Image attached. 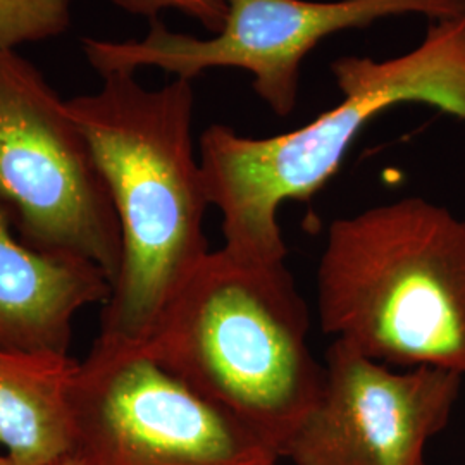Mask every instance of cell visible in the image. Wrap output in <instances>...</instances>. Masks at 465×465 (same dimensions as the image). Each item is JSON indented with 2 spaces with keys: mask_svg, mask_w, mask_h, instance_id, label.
<instances>
[{
  "mask_svg": "<svg viewBox=\"0 0 465 465\" xmlns=\"http://www.w3.org/2000/svg\"><path fill=\"white\" fill-rule=\"evenodd\" d=\"M116 211L123 259L100 314V341L143 343L167 303L211 252V207L192 124L195 92L176 78L159 90L134 73L102 74L97 94L66 102Z\"/></svg>",
  "mask_w": 465,
  "mask_h": 465,
  "instance_id": "1",
  "label": "cell"
},
{
  "mask_svg": "<svg viewBox=\"0 0 465 465\" xmlns=\"http://www.w3.org/2000/svg\"><path fill=\"white\" fill-rule=\"evenodd\" d=\"M331 73L343 100L299 130L252 138L213 124L200 136L207 200L221 213L224 249L234 255L284 262L280 207L316 195L384 111L422 102L465 119V15L432 21L420 45L403 55H347Z\"/></svg>",
  "mask_w": 465,
  "mask_h": 465,
  "instance_id": "2",
  "label": "cell"
},
{
  "mask_svg": "<svg viewBox=\"0 0 465 465\" xmlns=\"http://www.w3.org/2000/svg\"><path fill=\"white\" fill-rule=\"evenodd\" d=\"M309 324L284 262L243 259L223 247L202 259L143 345L282 459L324 384Z\"/></svg>",
  "mask_w": 465,
  "mask_h": 465,
  "instance_id": "3",
  "label": "cell"
},
{
  "mask_svg": "<svg viewBox=\"0 0 465 465\" xmlns=\"http://www.w3.org/2000/svg\"><path fill=\"white\" fill-rule=\"evenodd\" d=\"M316 282L334 340L465 376V223L449 209L409 197L332 221Z\"/></svg>",
  "mask_w": 465,
  "mask_h": 465,
  "instance_id": "4",
  "label": "cell"
},
{
  "mask_svg": "<svg viewBox=\"0 0 465 465\" xmlns=\"http://www.w3.org/2000/svg\"><path fill=\"white\" fill-rule=\"evenodd\" d=\"M0 213L38 252L117 280L116 211L84 134L42 71L0 49Z\"/></svg>",
  "mask_w": 465,
  "mask_h": 465,
  "instance_id": "5",
  "label": "cell"
},
{
  "mask_svg": "<svg viewBox=\"0 0 465 465\" xmlns=\"http://www.w3.org/2000/svg\"><path fill=\"white\" fill-rule=\"evenodd\" d=\"M84 465H278L240 419L159 364L143 343L95 340L71 390Z\"/></svg>",
  "mask_w": 465,
  "mask_h": 465,
  "instance_id": "6",
  "label": "cell"
},
{
  "mask_svg": "<svg viewBox=\"0 0 465 465\" xmlns=\"http://www.w3.org/2000/svg\"><path fill=\"white\" fill-rule=\"evenodd\" d=\"M223 30L213 38L174 34L152 21L142 40L84 38V55L102 74L159 67L193 82L207 69L234 67L278 116L295 111L302 61L330 35L367 28L384 17L420 15L441 21L465 15V0H226Z\"/></svg>",
  "mask_w": 465,
  "mask_h": 465,
  "instance_id": "7",
  "label": "cell"
},
{
  "mask_svg": "<svg viewBox=\"0 0 465 465\" xmlns=\"http://www.w3.org/2000/svg\"><path fill=\"white\" fill-rule=\"evenodd\" d=\"M462 378L438 367L393 372L334 340L321 397L282 459L295 465H426V447L447 428Z\"/></svg>",
  "mask_w": 465,
  "mask_h": 465,
  "instance_id": "8",
  "label": "cell"
},
{
  "mask_svg": "<svg viewBox=\"0 0 465 465\" xmlns=\"http://www.w3.org/2000/svg\"><path fill=\"white\" fill-rule=\"evenodd\" d=\"M111 295L105 272L25 243L0 213V345L69 355L74 317Z\"/></svg>",
  "mask_w": 465,
  "mask_h": 465,
  "instance_id": "9",
  "label": "cell"
},
{
  "mask_svg": "<svg viewBox=\"0 0 465 465\" xmlns=\"http://www.w3.org/2000/svg\"><path fill=\"white\" fill-rule=\"evenodd\" d=\"M78 362L0 345V451L21 465H54L74 449L71 390Z\"/></svg>",
  "mask_w": 465,
  "mask_h": 465,
  "instance_id": "10",
  "label": "cell"
},
{
  "mask_svg": "<svg viewBox=\"0 0 465 465\" xmlns=\"http://www.w3.org/2000/svg\"><path fill=\"white\" fill-rule=\"evenodd\" d=\"M71 0H0V49H16L64 34Z\"/></svg>",
  "mask_w": 465,
  "mask_h": 465,
  "instance_id": "11",
  "label": "cell"
},
{
  "mask_svg": "<svg viewBox=\"0 0 465 465\" xmlns=\"http://www.w3.org/2000/svg\"><path fill=\"white\" fill-rule=\"evenodd\" d=\"M111 2L130 15L149 17L150 21H155L163 11L176 9L186 16L197 19L200 25L213 35H217L223 30L226 15H228L226 0H111Z\"/></svg>",
  "mask_w": 465,
  "mask_h": 465,
  "instance_id": "12",
  "label": "cell"
},
{
  "mask_svg": "<svg viewBox=\"0 0 465 465\" xmlns=\"http://www.w3.org/2000/svg\"><path fill=\"white\" fill-rule=\"evenodd\" d=\"M54 465H84L74 455H69V457H66V459H63V460H59L57 464Z\"/></svg>",
  "mask_w": 465,
  "mask_h": 465,
  "instance_id": "13",
  "label": "cell"
},
{
  "mask_svg": "<svg viewBox=\"0 0 465 465\" xmlns=\"http://www.w3.org/2000/svg\"><path fill=\"white\" fill-rule=\"evenodd\" d=\"M0 465H21L17 464L16 460H13L9 455H5V453H2L0 451Z\"/></svg>",
  "mask_w": 465,
  "mask_h": 465,
  "instance_id": "14",
  "label": "cell"
}]
</instances>
